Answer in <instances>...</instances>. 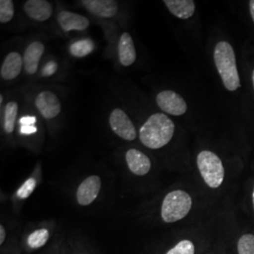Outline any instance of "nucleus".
Masks as SVG:
<instances>
[{"instance_id": "nucleus-12", "label": "nucleus", "mask_w": 254, "mask_h": 254, "mask_svg": "<svg viewBox=\"0 0 254 254\" xmlns=\"http://www.w3.org/2000/svg\"><path fill=\"white\" fill-rule=\"evenodd\" d=\"M27 15L38 22H44L50 18L53 13L52 5L46 0H28L24 4Z\"/></svg>"}, {"instance_id": "nucleus-6", "label": "nucleus", "mask_w": 254, "mask_h": 254, "mask_svg": "<svg viewBox=\"0 0 254 254\" xmlns=\"http://www.w3.org/2000/svg\"><path fill=\"white\" fill-rule=\"evenodd\" d=\"M157 106L165 112L173 115L181 116L187 112L188 106L181 95L173 91H163L156 96Z\"/></svg>"}, {"instance_id": "nucleus-28", "label": "nucleus", "mask_w": 254, "mask_h": 254, "mask_svg": "<svg viewBox=\"0 0 254 254\" xmlns=\"http://www.w3.org/2000/svg\"><path fill=\"white\" fill-rule=\"evenodd\" d=\"M250 11H251V15H252L254 22V0L250 1Z\"/></svg>"}, {"instance_id": "nucleus-27", "label": "nucleus", "mask_w": 254, "mask_h": 254, "mask_svg": "<svg viewBox=\"0 0 254 254\" xmlns=\"http://www.w3.org/2000/svg\"><path fill=\"white\" fill-rule=\"evenodd\" d=\"M5 237H6V231L3 227V225H0V244L1 245L4 243Z\"/></svg>"}, {"instance_id": "nucleus-9", "label": "nucleus", "mask_w": 254, "mask_h": 254, "mask_svg": "<svg viewBox=\"0 0 254 254\" xmlns=\"http://www.w3.org/2000/svg\"><path fill=\"white\" fill-rule=\"evenodd\" d=\"M126 158L131 173L138 176H143L150 172L152 166L151 160L142 152L136 149H130L127 152Z\"/></svg>"}, {"instance_id": "nucleus-7", "label": "nucleus", "mask_w": 254, "mask_h": 254, "mask_svg": "<svg viewBox=\"0 0 254 254\" xmlns=\"http://www.w3.org/2000/svg\"><path fill=\"white\" fill-rule=\"evenodd\" d=\"M101 179L97 175H91L79 185L76 192L77 202L87 206L96 200L101 190Z\"/></svg>"}, {"instance_id": "nucleus-5", "label": "nucleus", "mask_w": 254, "mask_h": 254, "mask_svg": "<svg viewBox=\"0 0 254 254\" xmlns=\"http://www.w3.org/2000/svg\"><path fill=\"white\" fill-rule=\"evenodd\" d=\"M109 125L113 132L126 140L136 138V128L127 113L122 109H114L109 116Z\"/></svg>"}, {"instance_id": "nucleus-30", "label": "nucleus", "mask_w": 254, "mask_h": 254, "mask_svg": "<svg viewBox=\"0 0 254 254\" xmlns=\"http://www.w3.org/2000/svg\"><path fill=\"white\" fill-rule=\"evenodd\" d=\"M253 83H254V72H253Z\"/></svg>"}, {"instance_id": "nucleus-10", "label": "nucleus", "mask_w": 254, "mask_h": 254, "mask_svg": "<svg viewBox=\"0 0 254 254\" xmlns=\"http://www.w3.org/2000/svg\"><path fill=\"white\" fill-rule=\"evenodd\" d=\"M81 3L89 11L99 17L110 18L118 11V3L114 0H83Z\"/></svg>"}, {"instance_id": "nucleus-19", "label": "nucleus", "mask_w": 254, "mask_h": 254, "mask_svg": "<svg viewBox=\"0 0 254 254\" xmlns=\"http://www.w3.org/2000/svg\"><path fill=\"white\" fill-rule=\"evenodd\" d=\"M49 239V232L46 229H39L27 237V245L31 249H39L46 245Z\"/></svg>"}, {"instance_id": "nucleus-26", "label": "nucleus", "mask_w": 254, "mask_h": 254, "mask_svg": "<svg viewBox=\"0 0 254 254\" xmlns=\"http://www.w3.org/2000/svg\"><path fill=\"white\" fill-rule=\"evenodd\" d=\"M36 118L33 116H24L23 118L20 119V125H35Z\"/></svg>"}, {"instance_id": "nucleus-24", "label": "nucleus", "mask_w": 254, "mask_h": 254, "mask_svg": "<svg viewBox=\"0 0 254 254\" xmlns=\"http://www.w3.org/2000/svg\"><path fill=\"white\" fill-rule=\"evenodd\" d=\"M58 70V65L54 62H49L48 64H46V66L44 67L42 73L44 76H50L52 74H54Z\"/></svg>"}, {"instance_id": "nucleus-18", "label": "nucleus", "mask_w": 254, "mask_h": 254, "mask_svg": "<svg viewBox=\"0 0 254 254\" xmlns=\"http://www.w3.org/2000/svg\"><path fill=\"white\" fill-rule=\"evenodd\" d=\"M94 49V45L91 40H80L77 42H74L70 46V53L73 55V57L76 58H83L86 57Z\"/></svg>"}, {"instance_id": "nucleus-21", "label": "nucleus", "mask_w": 254, "mask_h": 254, "mask_svg": "<svg viewBox=\"0 0 254 254\" xmlns=\"http://www.w3.org/2000/svg\"><path fill=\"white\" fill-rule=\"evenodd\" d=\"M166 254H195V245L190 240L184 239L178 242Z\"/></svg>"}, {"instance_id": "nucleus-25", "label": "nucleus", "mask_w": 254, "mask_h": 254, "mask_svg": "<svg viewBox=\"0 0 254 254\" xmlns=\"http://www.w3.org/2000/svg\"><path fill=\"white\" fill-rule=\"evenodd\" d=\"M37 132L35 125H24L20 127V133L22 135H32Z\"/></svg>"}, {"instance_id": "nucleus-17", "label": "nucleus", "mask_w": 254, "mask_h": 254, "mask_svg": "<svg viewBox=\"0 0 254 254\" xmlns=\"http://www.w3.org/2000/svg\"><path fill=\"white\" fill-rule=\"evenodd\" d=\"M18 113V105L15 102H9L5 108V119H4V130L7 134L13 132L15 127V121Z\"/></svg>"}, {"instance_id": "nucleus-14", "label": "nucleus", "mask_w": 254, "mask_h": 254, "mask_svg": "<svg viewBox=\"0 0 254 254\" xmlns=\"http://www.w3.org/2000/svg\"><path fill=\"white\" fill-rule=\"evenodd\" d=\"M45 46L41 42H33L27 46L23 57L24 67L27 73L33 74L37 72L39 62L44 54Z\"/></svg>"}, {"instance_id": "nucleus-11", "label": "nucleus", "mask_w": 254, "mask_h": 254, "mask_svg": "<svg viewBox=\"0 0 254 254\" xmlns=\"http://www.w3.org/2000/svg\"><path fill=\"white\" fill-rule=\"evenodd\" d=\"M58 22L64 31L85 30L90 25V21L81 14L69 10H63L58 15Z\"/></svg>"}, {"instance_id": "nucleus-8", "label": "nucleus", "mask_w": 254, "mask_h": 254, "mask_svg": "<svg viewBox=\"0 0 254 254\" xmlns=\"http://www.w3.org/2000/svg\"><path fill=\"white\" fill-rule=\"evenodd\" d=\"M37 109L43 117L53 119L57 117L62 110V105L57 95L51 91H43L38 94L35 100Z\"/></svg>"}, {"instance_id": "nucleus-2", "label": "nucleus", "mask_w": 254, "mask_h": 254, "mask_svg": "<svg viewBox=\"0 0 254 254\" xmlns=\"http://www.w3.org/2000/svg\"><path fill=\"white\" fill-rule=\"evenodd\" d=\"M214 61L223 85L228 91H235L239 89L241 83L233 46L228 42H219L214 50Z\"/></svg>"}, {"instance_id": "nucleus-1", "label": "nucleus", "mask_w": 254, "mask_h": 254, "mask_svg": "<svg viewBox=\"0 0 254 254\" xmlns=\"http://www.w3.org/2000/svg\"><path fill=\"white\" fill-rule=\"evenodd\" d=\"M173 121L162 113H155L145 122L139 130V139L150 149H159L167 145L174 134Z\"/></svg>"}, {"instance_id": "nucleus-3", "label": "nucleus", "mask_w": 254, "mask_h": 254, "mask_svg": "<svg viewBox=\"0 0 254 254\" xmlns=\"http://www.w3.org/2000/svg\"><path fill=\"white\" fill-rule=\"evenodd\" d=\"M192 199L186 191L173 190L166 195L161 206V218L166 223H174L190 212Z\"/></svg>"}, {"instance_id": "nucleus-22", "label": "nucleus", "mask_w": 254, "mask_h": 254, "mask_svg": "<svg viewBox=\"0 0 254 254\" xmlns=\"http://www.w3.org/2000/svg\"><path fill=\"white\" fill-rule=\"evenodd\" d=\"M14 15L13 2L10 0L0 1V22L2 24L9 22Z\"/></svg>"}, {"instance_id": "nucleus-15", "label": "nucleus", "mask_w": 254, "mask_h": 254, "mask_svg": "<svg viewBox=\"0 0 254 254\" xmlns=\"http://www.w3.org/2000/svg\"><path fill=\"white\" fill-rule=\"evenodd\" d=\"M119 59L123 66H130L136 62V48L131 35L127 32L122 34L119 41Z\"/></svg>"}, {"instance_id": "nucleus-20", "label": "nucleus", "mask_w": 254, "mask_h": 254, "mask_svg": "<svg viewBox=\"0 0 254 254\" xmlns=\"http://www.w3.org/2000/svg\"><path fill=\"white\" fill-rule=\"evenodd\" d=\"M236 251L238 254H254V235L244 234L239 236L236 242Z\"/></svg>"}, {"instance_id": "nucleus-29", "label": "nucleus", "mask_w": 254, "mask_h": 254, "mask_svg": "<svg viewBox=\"0 0 254 254\" xmlns=\"http://www.w3.org/2000/svg\"><path fill=\"white\" fill-rule=\"evenodd\" d=\"M253 204H254V191H253Z\"/></svg>"}, {"instance_id": "nucleus-13", "label": "nucleus", "mask_w": 254, "mask_h": 254, "mask_svg": "<svg viewBox=\"0 0 254 254\" xmlns=\"http://www.w3.org/2000/svg\"><path fill=\"white\" fill-rule=\"evenodd\" d=\"M23 65L24 61L21 55L17 52H10L7 55L1 65V77L5 80H11L16 78L22 71Z\"/></svg>"}, {"instance_id": "nucleus-23", "label": "nucleus", "mask_w": 254, "mask_h": 254, "mask_svg": "<svg viewBox=\"0 0 254 254\" xmlns=\"http://www.w3.org/2000/svg\"><path fill=\"white\" fill-rule=\"evenodd\" d=\"M36 188V180L29 178L24 183V185L17 190V196L20 199H27Z\"/></svg>"}, {"instance_id": "nucleus-16", "label": "nucleus", "mask_w": 254, "mask_h": 254, "mask_svg": "<svg viewBox=\"0 0 254 254\" xmlns=\"http://www.w3.org/2000/svg\"><path fill=\"white\" fill-rule=\"evenodd\" d=\"M165 5L174 16L189 19L195 12V3L192 0H164Z\"/></svg>"}, {"instance_id": "nucleus-4", "label": "nucleus", "mask_w": 254, "mask_h": 254, "mask_svg": "<svg viewBox=\"0 0 254 254\" xmlns=\"http://www.w3.org/2000/svg\"><path fill=\"white\" fill-rule=\"evenodd\" d=\"M197 165L200 175L211 189H218L224 181L225 171L222 161L217 154L202 151L197 156Z\"/></svg>"}]
</instances>
